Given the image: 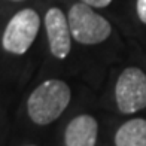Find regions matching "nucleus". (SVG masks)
I'll use <instances>...</instances> for the list:
<instances>
[{
	"label": "nucleus",
	"mask_w": 146,
	"mask_h": 146,
	"mask_svg": "<svg viewBox=\"0 0 146 146\" xmlns=\"http://www.w3.org/2000/svg\"><path fill=\"white\" fill-rule=\"evenodd\" d=\"M45 29L49 51L58 60H64L72 49V31L69 18L60 8H51L45 14Z\"/></svg>",
	"instance_id": "obj_5"
},
{
	"label": "nucleus",
	"mask_w": 146,
	"mask_h": 146,
	"mask_svg": "<svg viewBox=\"0 0 146 146\" xmlns=\"http://www.w3.org/2000/svg\"><path fill=\"white\" fill-rule=\"evenodd\" d=\"M29 146H33V145H29Z\"/></svg>",
	"instance_id": "obj_11"
},
{
	"label": "nucleus",
	"mask_w": 146,
	"mask_h": 146,
	"mask_svg": "<svg viewBox=\"0 0 146 146\" xmlns=\"http://www.w3.org/2000/svg\"><path fill=\"white\" fill-rule=\"evenodd\" d=\"M69 25L72 37L82 45L104 42L112 33L110 23L85 3H76L69 9Z\"/></svg>",
	"instance_id": "obj_2"
},
{
	"label": "nucleus",
	"mask_w": 146,
	"mask_h": 146,
	"mask_svg": "<svg viewBox=\"0 0 146 146\" xmlns=\"http://www.w3.org/2000/svg\"><path fill=\"white\" fill-rule=\"evenodd\" d=\"M136 12L139 19L146 24V0H136Z\"/></svg>",
	"instance_id": "obj_8"
},
{
	"label": "nucleus",
	"mask_w": 146,
	"mask_h": 146,
	"mask_svg": "<svg viewBox=\"0 0 146 146\" xmlns=\"http://www.w3.org/2000/svg\"><path fill=\"white\" fill-rule=\"evenodd\" d=\"M72 92L69 85L60 79H48L30 94L27 112L37 125H48L61 116L70 103Z\"/></svg>",
	"instance_id": "obj_1"
},
{
	"label": "nucleus",
	"mask_w": 146,
	"mask_h": 146,
	"mask_svg": "<svg viewBox=\"0 0 146 146\" xmlns=\"http://www.w3.org/2000/svg\"><path fill=\"white\" fill-rule=\"evenodd\" d=\"M12 2H23V0H12Z\"/></svg>",
	"instance_id": "obj_10"
},
{
	"label": "nucleus",
	"mask_w": 146,
	"mask_h": 146,
	"mask_svg": "<svg viewBox=\"0 0 146 146\" xmlns=\"http://www.w3.org/2000/svg\"><path fill=\"white\" fill-rule=\"evenodd\" d=\"M81 3H85V5L91 6V8L102 9V8H108L112 3V0H81Z\"/></svg>",
	"instance_id": "obj_9"
},
{
	"label": "nucleus",
	"mask_w": 146,
	"mask_h": 146,
	"mask_svg": "<svg viewBox=\"0 0 146 146\" xmlns=\"http://www.w3.org/2000/svg\"><path fill=\"white\" fill-rule=\"evenodd\" d=\"M115 98L119 112L136 113L146 108V75L139 67H127L115 85Z\"/></svg>",
	"instance_id": "obj_4"
},
{
	"label": "nucleus",
	"mask_w": 146,
	"mask_h": 146,
	"mask_svg": "<svg viewBox=\"0 0 146 146\" xmlns=\"http://www.w3.org/2000/svg\"><path fill=\"white\" fill-rule=\"evenodd\" d=\"M40 27V17L35 9L25 8L18 11L9 19L6 29L2 35V46L6 52L14 55L25 54L35 39Z\"/></svg>",
	"instance_id": "obj_3"
},
{
	"label": "nucleus",
	"mask_w": 146,
	"mask_h": 146,
	"mask_svg": "<svg viewBox=\"0 0 146 146\" xmlns=\"http://www.w3.org/2000/svg\"><path fill=\"white\" fill-rule=\"evenodd\" d=\"M116 146H146V119L134 118L124 122L115 134Z\"/></svg>",
	"instance_id": "obj_7"
},
{
	"label": "nucleus",
	"mask_w": 146,
	"mask_h": 146,
	"mask_svg": "<svg viewBox=\"0 0 146 146\" xmlns=\"http://www.w3.org/2000/svg\"><path fill=\"white\" fill-rule=\"evenodd\" d=\"M98 124L91 115H79L66 127V146H96Z\"/></svg>",
	"instance_id": "obj_6"
}]
</instances>
